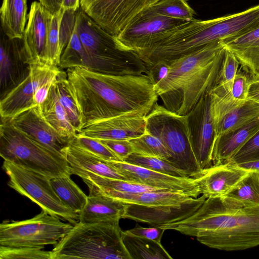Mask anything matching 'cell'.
<instances>
[{"label":"cell","mask_w":259,"mask_h":259,"mask_svg":"<svg viewBox=\"0 0 259 259\" xmlns=\"http://www.w3.org/2000/svg\"><path fill=\"white\" fill-rule=\"evenodd\" d=\"M66 73L83 128L119 116L146 117L158 100L154 83L147 74H105L79 67L68 68Z\"/></svg>","instance_id":"1"},{"label":"cell","mask_w":259,"mask_h":259,"mask_svg":"<svg viewBox=\"0 0 259 259\" xmlns=\"http://www.w3.org/2000/svg\"><path fill=\"white\" fill-rule=\"evenodd\" d=\"M158 226L195 237L201 243L221 250H243L259 245V207H233L221 197L206 198L183 220Z\"/></svg>","instance_id":"2"},{"label":"cell","mask_w":259,"mask_h":259,"mask_svg":"<svg viewBox=\"0 0 259 259\" xmlns=\"http://www.w3.org/2000/svg\"><path fill=\"white\" fill-rule=\"evenodd\" d=\"M224 56L221 40L209 44L168 64L155 91L167 110L186 115L218 84Z\"/></svg>","instance_id":"3"},{"label":"cell","mask_w":259,"mask_h":259,"mask_svg":"<svg viewBox=\"0 0 259 259\" xmlns=\"http://www.w3.org/2000/svg\"><path fill=\"white\" fill-rule=\"evenodd\" d=\"M76 29L85 51L80 67L110 75L148 73L145 64L136 52L123 47L116 36L102 28L80 8L77 11Z\"/></svg>","instance_id":"4"},{"label":"cell","mask_w":259,"mask_h":259,"mask_svg":"<svg viewBox=\"0 0 259 259\" xmlns=\"http://www.w3.org/2000/svg\"><path fill=\"white\" fill-rule=\"evenodd\" d=\"M120 219L78 222L52 249V259H132L122 240Z\"/></svg>","instance_id":"5"},{"label":"cell","mask_w":259,"mask_h":259,"mask_svg":"<svg viewBox=\"0 0 259 259\" xmlns=\"http://www.w3.org/2000/svg\"><path fill=\"white\" fill-rule=\"evenodd\" d=\"M0 155L4 161L51 179L72 175L65 156L3 119L0 125Z\"/></svg>","instance_id":"6"},{"label":"cell","mask_w":259,"mask_h":259,"mask_svg":"<svg viewBox=\"0 0 259 259\" xmlns=\"http://www.w3.org/2000/svg\"><path fill=\"white\" fill-rule=\"evenodd\" d=\"M146 121L147 132L163 142L170 153L169 161L189 177L196 179L203 174L193 150L186 115L172 112L156 103Z\"/></svg>","instance_id":"7"},{"label":"cell","mask_w":259,"mask_h":259,"mask_svg":"<svg viewBox=\"0 0 259 259\" xmlns=\"http://www.w3.org/2000/svg\"><path fill=\"white\" fill-rule=\"evenodd\" d=\"M73 227L42 210L30 219L3 221L0 225V245L44 248L57 244Z\"/></svg>","instance_id":"8"},{"label":"cell","mask_w":259,"mask_h":259,"mask_svg":"<svg viewBox=\"0 0 259 259\" xmlns=\"http://www.w3.org/2000/svg\"><path fill=\"white\" fill-rule=\"evenodd\" d=\"M2 167L9 178L8 185L10 188L48 213L73 225L79 222V214L60 200L52 187L51 178L7 161L4 160Z\"/></svg>","instance_id":"9"},{"label":"cell","mask_w":259,"mask_h":259,"mask_svg":"<svg viewBox=\"0 0 259 259\" xmlns=\"http://www.w3.org/2000/svg\"><path fill=\"white\" fill-rule=\"evenodd\" d=\"M148 0H79L80 8L110 34L117 36L147 7Z\"/></svg>","instance_id":"10"},{"label":"cell","mask_w":259,"mask_h":259,"mask_svg":"<svg viewBox=\"0 0 259 259\" xmlns=\"http://www.w3.org/2000/svg\"><path fill=\"white\" fill-rule=\"evenodd\" d=\"M186 115L193 150L200 169L204 171L213 165L215 138L209 92L202 96Z\"/></svg>","instance_id":"11"},{"label":"cell","mask_w":259,"mask_h":259,"mask_svg":"<svg viewBox=\"0 0 259 259\" xmlns=\"http://www.w3.org/2000/svg\"><path fill=\"white\" fill-rule=\"evenodd\" d=\"M211 109L215 140L259 118V104L247 99L233 100L211 90Z\"/></svg>","instance_id":"12"},{"label":"cell","mask_w":259,"mask_h":259,"mask_svg":"<svg viewBox=\"0 0 259 259\" xmlns=\"http://www.w3.org/2000/svg\"><path fill=\"white\" fill-rule=\"evenodd\" d=\"M60 71L58 67L31 65L30 72L26 79L1 99V119H10L35 106L33 97L37 88L48 79L56 76Z\"/></svg>","instance_id":"13"},{"label":"cell","mask_w":259,"mask_h":259,"mask_svg":"<svg viewBox=\"0 0 259 259\" xmlns=\"http://www.w3.org/2000/svg\"><path fill=\"white\" fill-rule=\"evenodd\" d=\"M189 21L142 12L117 36L125 48L135 52L146 48L154 37Z\"/></svg>","instance_id":"14"},{"label":"cell","mask_w":259,"mask_h":259,"mask_svg":"<svg viewBox=\"0 0 259 259\" xmlns=\"http://www.w3.org/2000/svg\"><path fill=\"white\" fill-rule=\"evenodd\" d=\"M30 69L31 65L23 49L22 39H10L1 29V99L24 80Z\"/></svg>","instance_id":"15"},{"label":"cell","mask_w":259,"mask_h":259,"mask_svg":"<svg viewBox=\"0 0 259 259\" xmlns=\"http://www.w3.org/2000/svg\"><path fill=\"white\" fill-rule=\"evenodd\" d=\"M206 199L202 195L179 204L155 206L127 203L122 219L152 226L173 223L190 217L202 205Z\"/></svg>","instance_id":"16"},{"label":"cell","mask_w":259,"mask_h":259,"mask_svg":"<svg viewBox=\"0 0 259 259\" xmlns=\"http://www.w3.org/2000/svg\"><path fill=\"white\" fill-rule=\"evenodd\" d=\"M14 127L51 150L65 157L70 142L62 138L45 119L40 105L34 106L8 119Z\"/></svg>","instance_id":"17"},{"label":"cell","mask_w":259,"mask_h":259,"mask_svg":"<svg viewBox=\"0 0 259 259\" xmlns=\"http://www.w3.org/2000/svg\"><path fill=\"white\" fill-rule=\"evenodd\" d=\"M50 13L39 2L30 6L22 40L23 49L30 65L45 64Z\"/></svg>","instance_id":"18"},{"label":"cell","mask_w":259,"mask_h":259,"mask_svg":"<svg viewBox=\"0 0 259 259\" xmlns=\"http://www.w3.org/2000/svg\"><path fill=\"white\" fill-rule=\"evenodd\" d=\"M108 162L130 181L162 189L191 191L198 195L201 194L197 178L172 176L125 161Z\"/></svg>","instance_id":"19"},{"label":"cell","mask_w":259,"mask_h":259,"mask_svg":"<svg viewBox=\"0 0 259 259\" xmlns=\"http://www.w3.org/2000/svg\"><path fill=\"white\" fill-rule=\"evenodd\" d=\"M146 117L119 116L88 125L77 135L98 140H130L145 134Z\"/></svg>","instance_id":"20"},{"label":"cell","mask_w":259,"mask_h":259,"mask_svg":"<svg viewBox=\"0 0 259 259\" xmlns=\"http://www.w3.org/2000/svg\"><path fill=\"white\" fill-rule=\"evenodd\" d=\"M249 171L230 162L212 165L197 178L200 193L206 198L222 197L234 188Z\"/></svg>","instance_id":"21"},{"label":"cell","mask_w":259,"mask_h":259,"mask_svg":"<svg viewBox=\"0 0 259 259\" xmlns=\"http://www.w3.org/2000/svg\"><path fill=\"white\" fill-rule=\"evenodd\" d=\"M65 157L72 175L82 179L91 176L129 181L117 168L86 149L71 143L66 149Z\"/></svg>","instance_id":"22"},{"label":"cell","mask_w":259,"mask_h":259,"mask_svg":"<svg viewBox=\"0 0 259 259\" xmlns=\"http://www.w3.org/2000/svg\"><path fill=\"white\" fill-rule=\"evenodd\" d=\"M101 194L118 199L125 203L151 206L179 204L193 198H197L199 196L191 191L172 190L136 193L107 191Z\"/></svg>","instance_id":"23"},{"label":"cell","mask_w":259,"mask_h":259,"mask_svg":"<svg viewBox=\"0 0 259 259\" xmlns=\"http://www.w3.org/2000/svg\"><path fill=\"white\" fill-rule=\"evenodd\" d=\"M258 131L259 118L218 137L213 148V165L228 162Z\"/></svg>","instance_id":"24"},{"label":"cell","mask_w":259,"mask_h":259,"mask_svg":"<svg viewBox=\"0 0 259 259\" xmlns=\"http://www.w3.org/2000/svg\"><path fill=\"white\" fill-rule=\"evenodd\" d=\"M126 204L101 193H89L87 203L79 213V222L95 223L122 219Z\"/></svg>","instance_id":"25"},{"label":"cell","mask_w":259,"mask_h":259,"mask_svg":"<svg viewBox=\"0 0 259 259\" xmlns=\"http://www.w3.org/2000/svg\"><path fill=\"white\" fill-rule=\"evenodd\" d=\"M55 81L46 99L40 104V109L45 119L57 133L64 139L72 142L77 132L60 102Z\"/></svg>","instance_id":"26"},{"label":"cell","mask_w":259,"mask_h":259,"mask_svg":"<svg viewBox=\"0 0 259 259\" xmlns=\"http://www.w3.org/2000/svg\"><path fill=\"white\" fill-rule=\"evenodd\" d=\"M27 0H3L2 30L10 39H22L26 20Z\"/></svg>","instance_id":"27"},{"label":"cell","mask_w":259,"mask_h":259,"mask_svg":"<svg viewBox=\"0 0 259 259\" xmlns=\"http://www.w3.org/2000/svg\"><path fill=\"white\" fill-rule=\"evenodd\" d=\"M221 198L233 207H259V172L250 170L234 188Z\"/></svg>","instance_id":"28"},{"label":"cell","mask_w":259,"mask_h":259,"mask_svg":"<svg viewBox=\"0 0 259 259\" xmlns=\"http://www.w3.org/2000/svg\"><path fill=\"white\" fill-rule=\"evenodd\" d=\"M124 245L132 259H171L161 243L122 232Z\"/></svg>","instance_id":"29"},{"label":"cell","mask_w":259,"mask_h":259,"mask_svg":"<svg viewBox=\"0 0 259 259\" xmlns=\"http://www.w3.org/2000/svg\"><path fill=\"white\" fill-rule=\"evenodd\" d=\"M89 187V193H102L107 191L142 193L162 189L130 181L91 176L82 179Z\"/></svg>","instance_id":"30"},{"label":"cell","mask_w":259,"mask_h":259,"mask_svg":"<svg viewBox=\"0 0 259 259\" xmlns=\"http://www.w3.org/2000/svg\"><path fill=\"white\" fill-rule=\"evenodd\" d=\"M70 176L64 175L51 179V183L62 203L79 214L87 203L88 196L72 180Z\"/></svg>","instance_id":"31"},{"label":"cell","mask_w":259,"mask_h":259,"mask_svg":"<svg viewBox=\"0 0 259 259\" xmlns=\"http://www.w3.org/2000/svg\"><path fill=\"white\" fill-rule=\"evenodd\" d=\"M55 82L60 102L66 112L71 123L78 133L83 128L82 117L70 88L67 73L60 70Z\"/></svg>","instance_id":"32"},{"label":"cell","mask_w":259,"mask_h":259,"mask_svg":"<svg viewBox=\"0 0 259 259\" xmlns=\"http://www.w3.org/2000/svg\"><path fill=\"white\" fill-rule=\"evenodd\" d=\"M142 12L186 21L193 19L195 14L194 10L185 0H161L147 7Z\"/></svg>","instance_id":"33"},{"label":"cell","mask_w":259,"mask_h":259,"mask_svg":"<svg viewBox=\"0 0 259 259\" xmlns=\"http://www.w3.org/2000/svg\"><path fill=\"white\" fill-rule=\"evenodd\" d=\"M125 161L172 176L189 177L184 171L176 167L170 161L160 157L144 156L134 153Z\"/></svg>","instance_id":"34"},{"label":"cell","mask_w":259,"mask_h":259,"mask_svg":"<svg viewBox=\"0 0 259 259\" xmlns=\"http://www.w3.org/2000/svg\"><path fill=\"white\" fill-rule=\"evenodd\" d=\"M64 10L51 14L49 22L45 63L53 67L59 66L61 54L59 48V27Z\"/></svg>","instance_id":"35"},{"label":"cell","mask_w":259,"mask_h":259,"mask_svg":"<svg viewBox=\"0 0 259 259\" xmlns=\"http://www.w3.org/2000/svg\"><path fill=\"white\" fill-rule=\"evenodd\" d=\"M135 153L148 156L157 157L170 160V155L163 143L156 136L146 133L129 140Z\"/></svg>","instance_id":"36"},{"label":"cell","mask_w":259,"mask_h":259,"mask_svg":"<svg viewBox=\"0 0 259 259\" xmlns=\"http://www.w3.org/2000/svg\"><path fill=\"white\" fill-rule=\"evenodd\" d=\"M239 62L234 54L224 47V56L218 84L213 88L223 93L229 92L238 72Z\"/></svg>","instance_id":"37"},{"label":"cell","mask_w":259,"mask_h":259,"mask_svg":"<svg viewBox=\"0 0 259 259\" xmlns=\"http://www.w3.org/2000/svg\"><path fill=\"white\" fill-rule=\"evenodd\" d=\"M85 53L75 25L73 33L61 55L59 66L67 69L80 67Z\"/></svg>","instance_id":"38"},{"label":"cell","mask_w":259,"mask_h":259,"mask_svg":"<svg viewBox=\"0 0 259 259\" xmlns=\"http://www.w3.org/2000/svg\"><path fill=\"white\" fill-rule=\"evenodd\" d=\"M32 247H8L0 245L1 259H52V251Z\"/></svg>","instance_id":"39"},{"label":"cell","mask_w":259,"mask_h":259,"mask_svg":"<svg viewBox=\"0 0 259 259\" xmlns=\"http://www.w3.org/2000/svg\"><path fill=\"white\" fill-rule=\"evenodd\" d=\"M72 143L107 161H119L117 157L99 140L77 134Z\"/></svg>","instance_id":"40"},{"label":"cell","mask_w":259,"mask_h":259,"mask_svg":"<svg viewBox=\"0 0 259 259\" xmlns=\"http://www.w3.org/2000/svg\"><path fill=\"white\" fill-rule=\"evenodd\" d=\"M77 11L64 10L63 14L59 27V48L61 55L75 29Z\"/></svg>","instance_id":"41"},{"label":"cell","mask_w":259,"mask_h":259,"mask_svg":"<svg viewBox=\"0 0 259 259\" xmlns=\"http://www.w3.org/2000/svg\"><path fill=\"white\" fill-rule=\"evenodd\" d=\"M259 159V131L228 161L233 164Z\"/></svg>","instance_id":"42"},{"label":"cell","mask_w":259,"mask_h":259,"mask_svg":"<svg viewBox=\"0 0 259 259\" xmlns=\"http://www.w3.org/2000/svg\"><path fill=\"white\" fill-rule=\"evenodd\" d=\"M250 80L247 76L242 72L238 71L233 81V83L229 92L223 93L214 88L212 90L218 94L223 95L233 100L243 101L247 99Z\"/></svg>","instance_id":"43"},{"label":"cell","mask_w":259,"mask_h":259,"mask_svg":"<svg viewBox=\"0 0 259 259\" xmlns=\"http://www.w3.org/2000/svg\"><path fill=\"white\" fill-rule=\"evenodd\" d=\"M99 140L110 149L120 161H125L132 154L135 153L129 140Z\"/></svg>","instance_id":"44"},{"label":"cell","mask_w":259,"mask_h":259,"mask_svg":"<svg viewBox=\"0 0 259 259\" xmlns=\"http://www.w3.org/2000/svg\"><path fill=\"white\" fill-rule=\"evenodd\" d=\"M153 227L145 228L137 225L134 228L126 230V231L133 235L161 243L165 230L158 226Z\"/></svg>","instance_id":"45"},{"label":"cell","mask_w":259,"mask_h":259,"mask_svg":"<svg viewBox=\"0 0 259 259\" xmlns=\"http://www.w3.org/2000/svg\"><path fill=\"white\" fill-rule=\"evenodd\" d=\"M57 76L48 79L37 88L33 97L35 105L41 104L46 99L50 89L55 81Z\"/></svg>","instance_id":"46"},{"label":"cell","mask_w":259,"mask_h":259,"mask_svg":"<svg viewBox=\"0 0 259 259\" xmlns=\"http://www.w3.org/2000/svg\"><path fill=\"white\" fill-rule=\"evenodd\" d=\"M167 68L168 64L157 63L148 69L147 74L151 77L155 84L164 76Z\"/></svg>","instance_id":"47"},{"label":"cell","mask_w":259,"mask_h":259,"mask_svg":"<svg viewBox=\"0 0 259 259\" xmlns=\"http://www.w3.org/2000/svg\"><path fill=\"white\" fill-rule=\"evenodd\" d=\"M39 2L50 13L55 14L62 8L64 0H38Z\"/></svg>","instance_id":"48"},{"label":"cell","mask_w":259,"mask_h":259,"mask_svg":"<svg viewBox=\"0 0 259 259\" xmlns=\"http://www.w3.org/2000/svg\"><path fill=\"white\" fill-rule=\"evenodd\" d=\"M247 99L259 104V84L253 80H250Z\"/></svg>","instance_id":"49"},{"label":"cell","mask_w":259,"mask_h":259,"mask_svg":"<svg viewBox=\"0 0 259 259\" xmlns=\"http://www.w3.org/2000/svg\"><path fill=\"white\" fill-rule=\"evenodd\" d=\"M235 164L240 167L248 170H254L259 172V159Z\"/></svg>","instance_id":"50"},{"label":"cell","mask_w":259,"mask_h":259,"mask_svg":"<svg viewBox=\"0 0 259 259\" xmlns=\"http://www.w3.org/2000/svg\"><path fill=\"white\" fill-rule=\"evenodd\" d=\"M79 8V0H64L62 5V8L64 10H72L76 11Z\"/></svg>","instance_id":"51"},{"label":"cell","mask_w":259,"mask_h":259,"mask_svg":"<svg viewBox=\"0 0 259 259\" xmlns=\"http://www.w3.org/2000/svg\"><path fill=\"white\" fill-rule=\"evenodd\" d=\"M161 0H148L147 7L152 5Z\"/></svg>","instance_id":"52"},{"label":"cell","mask_w":259,"mask_h":259,"mask_svg":"<svg viewBox=\"0 0 259 259\" xmlns=\"http://www.w3.org/2000/svg\"><path fill=\"white\" fill-rule=\"evenodd\" d=\"M252 80H254L256 83H257L259 84V79H252Z\"/></svg>","instance_id":"53"}]
</instances>
